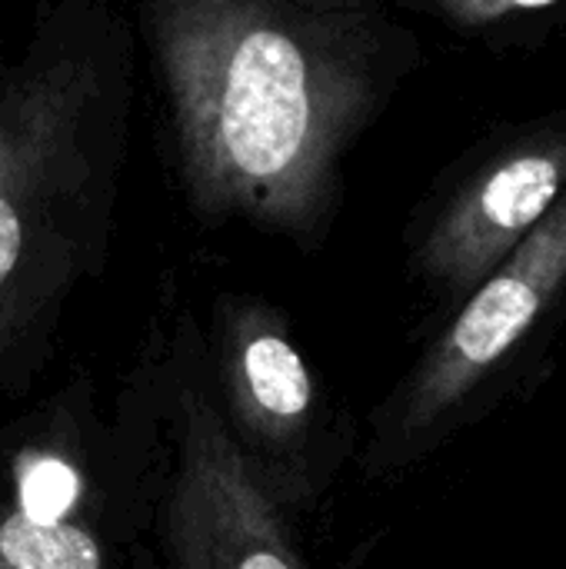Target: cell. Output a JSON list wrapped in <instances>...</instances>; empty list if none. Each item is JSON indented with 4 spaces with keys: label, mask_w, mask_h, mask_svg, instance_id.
Returning a JSON list of instances; mask_svg holds the SVG:
<instances>
[{
    "label": "cell",
    "mask_w": 566,
    "mask_h": 569,
    "mask_svg": "<svg viewBox=\"0 0 566 569\" xmlns=\"http://www.w3.org/2000/svg\"><path fill=\"white\" fill-rule=\"evenodd\" d=\"M183 100L200 153L234 183L287 187L317 167L364 107V77L340 73L277 27H227L183 53Z\"/></svg>",
    "instance_id": "6da1fadb"
},
{
    "label": "cell",
    "mask_w": 566,
    "mask_h": 569,
    "mask_svg": "<svg viewBox=\"0 0 566 569\" xmlns=\"http://www.w3.org/2000/svg\"><path fill=\"white\" fill-rule=\"evenodd\" d=\"M566 320V197L454 313L397 400V457L427 453L544 370Z\"/></svg>",
    "instance_id": "7a4b0ae2"
},
{
    "label": "cell",
    "mask_w": 566,
    "mask_h": 569,
    "mask_svg": "<svg viewBox=\"0 0 566 569\" xmlns=\"http://www.w3.org/2000/svg\"><path fill=\"white\" fill-rule=\"evenodd\" d=\"M566 197V107L494 130L430 213L417 263L460 307Z\"/></svg>",
    "instance_id": "3957f363"
},
{
    "label": "cell",
    "mask_w": 566,
    "mask_h": 569,
    "mask_svg": "<svg viewBox=\"0 0 566 569\" xmlns=\"http://www.w3.org/2000/svg\"><path fill=\"white\" fill-rule=\"evenodd\" d=\"M434 10L454 30L510 53H534L566 27V0H444Z\"/></svg>",
    "instance_id": "277c9868"
},
{
    "label": "cell",
    "mask_w": 566,
    "mask_h": 569,
    "mask_svg": "<svg viewBox=\"0 0 566 569\" xmlns=\"http://www.w3.org/2000/svg\"><path fill=\"white\" fill-rule=\"evenodd\" d=\"M0 557L10 569H100V550L90 533L67 523L40 527L20 513L0 527Z\"/></svg>",
    "instance_id": "5b68a950"
},
{
    "label": "cell",
    "mask_w": 566,
    "mask_h": 569,
    "mask_svg": "<svg viewBox=\"0 0 566 569\" xmlns=\"http://www.w3.org/2000/svg\"><path fill=\"white\" fill-rule=\"evenodd\" d=\"M254 400L274 417H300L310 403V377L294 347L280 337H257L244 353Z\"/></svg>",
    "instance_id": "8992f818"
},
{
    "label": "cell",
    "mask_w": 566,
    "mask_h": 569,
    "mask_svg": "<svg viewBox=\"0 0 566 569\" xmlns=\"http://www.w3.org/2000/svg\"><path fill=\"white\" fill-rule=\"evenodd\" d=\"M80 493L77 473L57 457H37L20 477V517L40 527L63 523L67 510Z\"/></svg>",
    "instance_id": "52a82bcc"
},
{
    "label": "cell",
    "mask_w": 566,
    "mask_h": 569,
    "mask_svg": "<svg viewBox=\"0 0 566 569\" xmlns=\"http://www.w3.org/2000/svg\"><path fill=\"white\" fill-rule=\"evenodd\" d=\"M20 243H23L20 220H17V213H13V207L0 197V283H3V280L10 277V270L17 267Z\"/></svg>",
    "instance_id": "ba28073f"
},
{
    "label": "cell",
    "mask_w": 566,
    "mask_h": 569,
    "mask_svg": "<svg viewBox=\"0 0 566 569\" xmlns=\"http://www.w3.org/2000/svg\"><path fill=\"white\" fill-rule=\"evenodd\" d=\"M240 569H290L277 553H250L244 563H240Z\"/></svg>",
    "instance_id": "9c48e42d"
}]
</instances>
